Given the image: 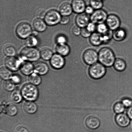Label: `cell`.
<instances>
[{
    "instance_id": "21",
    "label": "cell",
    "mask_w": 132,
    "mask_h": 132,
    "mask_svg": "<svg viewBox=\"0 0 132 132\" xmlns=\"http://www.w3.org/2000/svg\"><path fill=\"white\" fill-rule=\"evenodd\" d=\"M56 50L59 55L62 56H66L70 53V49L66 43L58 44L56 47Z\"/></svg>"
},
{
    "instance_id": "32",
    "label": "cell",
    "mask_w": 132,
    "mask_h": 132,
    "mask_svg": "<svg viewBox=\"0 0 132 132\" xmlns=\"http://www.w3.org/2000/svg\"><path fill=\"white\" fill-rule=\"evenodd\" d=\"M113 110L116 114H119L125 112V107L121 102H118L114 105Z\"/></svg>"
},
{
    "instance_id": "36",
    "label": "cell",
    "mask_w": 132,
    "mask_h": 132,
    "mask_svg": "<svg viewBox=\"0 0 132 132\" xmlns=\"http://www.w3.org/2000/svg\"><path fill=\"white\" fill-rule=\"evenodd\" d=\"M113 31L109 30L106 33L103 35H102L103 38V44H106L111 40L112 38Z\"/></svg>"
},
{
    "instance_id": "16",
    "label": "cell",
    "mask_w": 132,
    "mask_h": 132,
    "mask_svg": "<svg viewBox=\"0 0 132 132\" xmlns=\"http://www.w3.org/2000/svg\"><path fill=\"white\" fill-rule=\"evenodd\" d=\"M34 72L40 75L46 74L48 72L49 68L47 64L43 62H39L34 66Z\"/></svg>"
},
{
    "instance_id": "31",
    "label": "cell",
    "mask_w": 132,
    "mask_h": 132,
    "mask_svg": "<svg viewBox=\"0 0 132 132\" xmlns=\"http://www.w3.org/2000/svg\"><path fill=\"white\" fill-rule=\"evenodd\" d=\"M89 3L94 10H100L103 6V0H90Z\"/></svg>"
},
{
    "instance_id": "5",
    "label": "cell",
    "mask_w": 132,
    "mask_h": 132,
    "mask_svg": "<svg viewBox=\"0 0 132 132\" xmlns=\"http://www.w3.org/2000/svg\"><path fill=\"white\" fill-rule=\"evenodd\" d=\"M15 31L18 37L22 39L28 38L32 34L33 32L30 24L25 22L21 23L18 24Z\"/></svg>"
},
{
    "instance_id": "42",
    "label": "cell",
    "mask_w": 132,
    "mask_h": 132,
    "mask_svg": "<svg viewBox=\"0 0 132 132\" xmlns=\"http://www.w3.org/2000/svg\"><path fill=\"white\" fill-rule=\"evenodd\" d=\"M46 14V13L45 10L41 9L37 11V15L38 18L42 19V18H44Z\"/></svg>"
},
{
    "instance_id": "38",
    "label": "cell",
    "mask_w": 132,
    "mask_h": 132,
    "mask_svg": "<svg viewBox=\"0 0 132 132\" xmlns=\"http://www.w3.org/2000/svg\"><path fill=\"white\" fill-rule=\"evenodd\" d=\"M86 28L89 32L93 33L95 32V31L96 30L97 24L90 21Z\"/></svg>"
},
{
    "instance_id": "10",
    "label": "cell",
    "mask_w": 132,
    "mask_h": 132,
    "mask_svg": "<svg viewBox=\"0 0 132 132\" xmlns=\"http://www.w3.org/2000/svg\"><path fill=\"white\" fill-rule=\"evenodd\" d=\"M4 63L6 67L11 71H15L20 68L21 61L20 59L14 56H9L5 59Z\"/></svg>"
},
{
    "instance_id": "6",
    "label": "cell",
    "mask_w": 132,
    "mask_h": 132,
    "mask_svg": "<svg viewBox=\"0 0 132 132\" xmlns=\"http://www.w3.org/2000/svg\"><path fill=\"white\" fill-rule=\"evenodd\" d=\"M61 18L60 13L56 10H51L46 13L44 20L47 25L53 26L60 22Z\"/></svg>"
},
{
    "instance_id": "26",
    "label": "cell",
    "mask_w": 132,
    "mask_h": 132,
    "mask_svg": "<svg viewBox=\"0 0 132 132\" xmlns=\"http://www.w3.org/2000/svg\"><path fill=\"white\" fill-rule=\"evenodd\" d=\"M11 71L6 67H1L0 69V76L1 78L5 80L11 78L12 76Z\"/></svg>"
},
{
    "instance_id": "12",
    "label": "cell",
    "mask_w": 132,
    "mask_h": 132,
    "mask_svg": "<svg viewBox=\"0 0 132 132\" xmlns=\"http://www.w3.org/2000/svg\"><path fill=\"white\" fill-rule=\"evenodd\" d=\"M115 120L117 125L121 128L127 127L131 122L127 115L123 113L116 114Z\"/></svg>"
},
{
    "instance_id": "13",
    "label": "cell",
    "mask_w": 132,
    "mask_h": 132,
    "mask_svg": "<svg viewBox=\"0 0 132 132\" xmlns=\"http://www.w3.org/2000/svg\"><path fill=\"white\" fill-rule=\"evenodd\" d=\"M71 5L74 12L78 14L85 12L87 6L85 0H72Z\"/></svg>"
},
{
    "instance_id": "29",
    "label": "cell",
    "mask_w": 132,
    "mask_h": 132,
    "mask_svg": "<svg viewBox=\"0 0 132 132\" xmlns=\"http://www.w3.org/2000/svg\"><path fill=\"white\" fill-rule=\"evenodd\" d=\"M4 53L7 56H14L16 55V50L14 46L10 45H7L4 47Z\"/></svg>"
},
{
    "instance_id": "27",
    "label": "cell",
    "mask_w": 132,
    "mask_h": 132,
    "mask_svg": "<svg viewBox=\"0 0 132 132\" xmlns=\"http://www.w3.org/2000/svg\"><path fill=\"white\" fill-rule=\"evenodd\" d=\"M40 54L41 57L45 60H50L53 55L52 51L47 48L42 49L40 52Z\"/></svg>"
},
{
    "instance_id": "44",
    "label": "cell",
    "mask_w": 132,
    "mask_h": 132,
    "mask_svg": "<svg viewBox=\"0 0 132 132\" xmlns=\"http://www.w3.org/2000/svg\"><path fill=\"white\" fill-rule=\"evenodd\" d=\"M95 10L90 5L86 6L85 12L88 15H91L94 12Z\"/></svg>"
},
{
    "instance_id": "48",
    "label": "cell",
    "mask_w": 132,
    "mask_h": 132,
    "mask_svg": "<svg viewBox=\"0 0 132 132\" xmlns=\"http://www.w3.org/2000/svg\"><path fill=\"white\" fill-rule=\"evenodd\" d=\"M32 35L34 36H37V31H34L32 32Z\"/></svg>"
},
{
    "instance_id": "25",
    "label": "cell",
    "mask_w": 132,
    "mask_h": 132,
    "mask_svg": "<svg viewBox=\"0 0 132 132\" xmlns=\"http://www.w3.org/2000/svg\"><path fill=\"white\" fill-rule=\"evenodd\" d=\"M22 96L19 90H13L10 95V99L12 102L15 103H19L22 99Z\"/></svg>"
},
{
    "instance_id": "1",
    "label": "cell",
    "mask_w": 132,
    "mask_h": 132,
    "mask_svg": "<svg viewBox=\"0 0 132 132\" xmlns=\"http://www.w3.org/2000/svg\"><path fill=\"white\" fill-rule=\"evenodd\" d=\"M98 61L106 68L113 66L116 58L113 51L108 47L101 48L98 52Z\"/></svg>"
},
{
    "instance_id": "11",
    "label": "cell",
    "mask_w": 132,
    "mask_h": 132,
    "mask_svg": "<svg viewBox=\"0 0 132 132\" xmlns=\"http://www.w3.org/2000/svg\"><path fill=\"white\" fill-rule=\"evenodd\" d=\"M50 64L55 69H60L64 67L65 60L63 56L59 54H55L50 59Z\"/></svg>"
},
{
    "instance_id": "14",
    "label": "cell",
    "mask_w": 132,
    "mask_h": 132,
    "mask_svg": "<svg viewBox=\"0 0 132 132\" xmlns=\"http://www.w3.org/2000/svg\"><path fill=\"white\" fill-rule=\"evenodd\" d=\"M90 21V17L85 13L78 14L76 17V25L81 28H86Z\"/></svg>"
},
{
    "instance_id": "46",
    "label": "cell",
    "mask_w": 132,
    "mask_h": 132,
    "mask_svg": "<svg viewBox=\"0 0 132 132\" xmlns=\"http://www.w3.org/2000/svg\"><path fill=\"white\" fill-rule=\"evenodd\" d=\"M15 132H28V130L23 127H19L16 129Z\"/></svg>"
},
{
    "instance_id": "3",
    "label": "cell",
    "mask_w": 132,
    "mask_h": 132,
    "mask_svg": "<svg viewBox=\"0 0 132 132\" xmlns=\"http://www.w3.org/2000/svg\"><path fill=\"white\" fill-rule=\"evenodd\" d=\"M20 55L23 60L29 62L37 61L40 57L39 51L34 47L24 48L21 51Z\"/></svg>"
},
{
    "instance_id": "2",
    "label": "cell",
    "mask_w": 132,
    "mask_h": 132,
    "mask_svg": "<svg viewBox=\"0 0 132 132\" xmlns=\"http://www.w3.org/2000/svg\"><path fill=\"white\" fill-rule=\"evenodd\" d=\"M22 95L24 99L29 101L36 100L38 96V90L35 85L31 84H26L21 89Z\"/></svg>"
},
{
    "instance_id": "40",
    "label": "cell",
    "mask_w": 132,
    "mask_h": 132,
    "mask_svg": "<svg viewBox=\"0 0 132 132\" xmlns=\"http://www.w3.org/2000/svg\"><path fill=\"white\" fill-rule=\"evenodd\" d=\"M81 28L77 25L73 26L72 29V34L74 35L78 36L81 34Z\"/></svg>"
},
{
    "instance_id": "45",
    "label": "cell",
    "mask_w": 132,
    "mask_h": 132,
    "mask_svg": "<svg viewBox=\"0 0 132 132\" xmlns=\"http://www.w3.org/2000/svg\"><path fill=\"white\" fill-rule=\"evenodd\" d=\"M70 20V18L68 16H62L61 20L60 23L63 24H68Z\"/></svg>"
},
{
    "instance_id": "19",
    "label": "cell",
    "mask_w": 132,
    "mask_h": 132,
    "mask_svg": "<svg viewBox=\"0 0 132 132\" xmlns=\"http://www.w3.org/2000/svg\"><path fill=\"white\" fill-rule=\"evenodd\" d=\"M46 24L45 21L39 18L35 19L33 23L35 29L39 32H43L46 30L47 28Z\"/></svg>"
},
{
    "instance_id": "28",
    "label": "cell",
    "mask_w": 132,
    "mask_h": 132,
    "mask_svg": "<svg viewBox=\"0 0 132 132\" xmlns=\"http://www.w3.org/2000/svg\"><path fill=\"white\" fill-rule=\"evenodd\" d=\"M5 111L6 114L11 116H15L18 112L17 107L15 105L12 104H9L6 105Z\"/></svg>"
},
{
    "instance_id": "20",
    "label": "cell",
    "mask_w": 132,
    "mask_h": 132,
    "mask_svg": "<svg viewBox=\"0 0 132 132\" xmlns=\"http://www.w3.org/2000/svg\"><path fill=\"white\" fill-rule=\"evenodd\" d=\"M59 11L63 16H69L73 11L72 5L68 2H64L60 6Z\"/></svg>"
},
{
    "instance_id": "39",
    "label": "cell",
    "mask_w": 132,
    "mask_h": 132,
    "mask_svg": "<svg viewBox=\"0 0 132 132\" xmlns=\"http://www.w3.org/2000/svg\"><path fill=\"white\" fill-rule=\"evenodd\" d=\"M92 33L88 30L86 28H81V35L85 38H89L92 34Z\"/></svg>"
},
{
    "instance_id": "23",
    "label": "cell",
    "mask_w": 132,
    "mask_h": 132,
    "mask_svg": "<svg viewBox=\"0 0 132 132\" xmlns=\"http://www.w3.org/2000/svg\"><path fill=\"white\" fill-rule=\"evenodd\" d=\"M113 67L116 71L118 72H123L126 70L127 64L123 59L118 58L116 59Z\"/></svg>"
},
{
    "instance_id": "22",
    "label": "cell",
    "mask_w": 132,
    "mask_h": 132,
    "mask_svg": "<svg viewBox=\"0 0 132 132\" xmlns=\"http://www.w3.org/2000/svg\"><path fill=\"white\" fill-rule=\"evenodd\" d=\"M20 71L22 73L26 76L31 75L34 69V67L30 62H25L21 66Z\"/></svg>"
},
{
    "instance_id": "33",
    "label": "cell",
    "mask_w": 132,
    "mask_h": 132,
    "mask_svg": "<svg viewBox=\"0 0 132 132\" xmlns=\"http://www.w3.org/2000/svg\"><path fill=\"white\" fill-rule=\"evenodd\" d=\"M38 41L35 36L33 35L29 36L27 38L26 42V44L28 47H34L37 46Z\"/></svg>"
},
{
    "instance_id": "15",
    "label": "cell",
    "mask_w": 132,
    "mask_h": 132,
    "mask_svg": "<svg viewBox=\"0 0 132 132\" xmlns=\"http://www.w3.org/2000/svg\"><path fill=\"white\" fill-rule=\"evenodd\" d=\"M85 124L88 128L95 130L98 128L101 125L100 120L95 116H90L86 119Z\"/></svg>"
},
{
    "instance_id": "17",
    "label": "cell",
    "mask_w": 132,
    "mask_h": 132,
    "mask_svg": "<svg viewBox=\"0 0 132 132\" xmlns=\"http://www.w3.org/2000/svg\"><path fill=\"white\" fill-rule=\"evenodd\" d=\"M89 42L93 46H100L103 44L102 35L97 32L92 33L89 37Z\"/></svg>"
},
{
    "instance_id": "4",
    "label": "cell",
    "mask_w": 132,
    "mask_h": 132,
    "mask_svg": "<svg viewBox=\"0 0 132 132\" xmlns=\"http://www.w3.org/2000/svg\"><path fill=\"white\" fill-rule=\"evenodd\" d=\"M106 67L100 62H97L89 67V75L94 79H99L105 76L106 73Z\"/></svg>"
},
{
    "instance_id": "41",
    "label": "cell",
    "mask_w": 132,
    "mask_h": 132,
    "mask_svg": "<svg viewBox=\"0 0 132 132\" xmlns=\"http://www.w3.org/2000/svg\"><path fill=\"white\" fill-rule=\"evenodd\" d=\"M56 42L58 44L66 43L67 42V38L64 36L60 35L57 38Z\"/></svg>"
},
{
    "instance_id": "34",
    "label": "cell",
    "mask_w": 132,
    "mask_h": 132,
    "mask_svg": "<svg viewBox=\"0 0 132 132\" xmlns=\"http://www.w3.org/2000/svg\"><path fill=\"white\" fill-rule=\"evenodd\" d=\"M107 24L105 23L97 24V32L101 35H103L107 33L109 30Z\"/></svg>"
},
{
    "instance_id": "47",
    "label": "cell",
    "mask_w": 132,
    "mask_h": 132,
    "mask_svg": "<svg viewBox=\"0 0 132 132\" xmlns=\"http://www.w3.org/2000/svg\"><path fill=\"white\" fill-rule=\"evenodd\" d=\"M126 113L130 119L132 120V105L128 108L127 111Z\"/></svg>"
},
{
    "instance_id": "30",
    "label": "cell",
    "mask_w": 132,
    "mask_h": 132,
    "mask_svg": "<svg viewBox=\"0 0 132 132\" xmlns=\"http://www.w3.org/2000/svg\"><path fill=\"white\" fill-rule=\"evenodd\" d=\"M28 81L30 84L37 85H39L41 82V78L39 75L37 73H33L28 78Z\"/></svg>"
},
{
    "instance_id": "9",
    "label": "cell",
    "mask_w": 132,
    "mask_h": 132,
    "mask_svg": "<svg viewBox=\"0 0 132 132\" xmlns=\"http://www.w3.org/2000/svg\"><path fill=\"white\" fill-rule=\"evenodd\" d=\"M105 23L109 29L114 31L120 28L121 20L117 15L114 14H110L107 17Z\"/></svg>"
},
{
    "instance_id": "7",
    "label": "cell",
    "mask_w": 132,
    "mask_h": 132,
    "mask_svg": "<svg viewBox=\"0 0 132 132\" xmlns=\"http://www.w3.org/2000/svg\"><path fill=\"white\" fill-rule=\"evenodd\" d=\"M83 60L85 64L91 65L98 61V53L92 49H89L85 50L83 54Z\"/></svg>"
},
{
    "instance_id": "18",
    "label": "cell",
    "mask_w": 132,
    "mask_h": 132,
    "mask_svg": "<svg viewBox=\"0 0 132 132\" xmlns=\"http://www.w3.org/2000/svg\"><path fill=\"white\" fill-rule=\"evenodd\" d=\"M126 36V31L123 28H120L113 31L112 38L117 42L123 41Z\"/></svg>"
},
{
    "instance_id": "43",
    "label": "cell",
    "mask_w": 132,
    "mask_h": 132,
    "mask_svg": "<svg viewBox=\"0 0 132 132\" xmlns=\"http://www.w3.org/2000/svg\"><path fill=\"white\" fill-rule=\"evenodd\" d=\"M11 80L15 84L20 83L21 81V79L20 76L18 75H14L11 77Z\"/></svg>"
},
{
    "instance_id": "24",
    "label": "cell",
    "mask_w": 132,
    "mask_h": 132,
    "mask_svg": "<svg viewBox=\"0 0 132 132\" xmlns=\"http://www.w3.org/2000/svg\"><path fill=\"white\" fill-rule=\"evenodd\" d=\"M24 109L27 113L32 114L37 112V107L35 103L33 101L26 102L24 105Z\"/></svg>"
},
{
    "instance_id": "8",
    "label": "cell",
    "mask_w": 132,
    "mask_h": 132,
    "mask_svg": "<svg viewBox=\"0 0 132 132\" xmlns=\"http://www.w3.org/2000/svg\"><path fill=\"white\" fill-rule=\"evenodd\" d=\"M108 15L106 12L103 9L95 10L90 15V21L96 24L105 23Z\"/></svg>"
},
{
    "instance_id": "37",
    "label": "cell",
    "mask_w": 132,
    "mask_h": 132,
    "mask_svg": "<svg viewBox=\"0 0 132 132\" xmlns=\"http://www.w3.org/2000/svg\"><path fill=\"white\" fill-rule=\"evenodd\" d=\"M121 102L125 108H129L132 105V99L130 98H124L121 101Z\"/></svg>"
},
{
    "instance_id": "35",
    "label": "cell",
    "mask_w": 132,
    "mask_h": 132,
    "mask_svg": "<svg viewBox=\"0 0 132 132\" xmlns=\"http://www.w3.org/2000/svg\"><path fill=\"white\" fill-rule=\"evenodd\" d=\"M3 87L7 91H13L15 88V84L12 80H6L4 82Z\"/></svg>"
}]
</instances>
